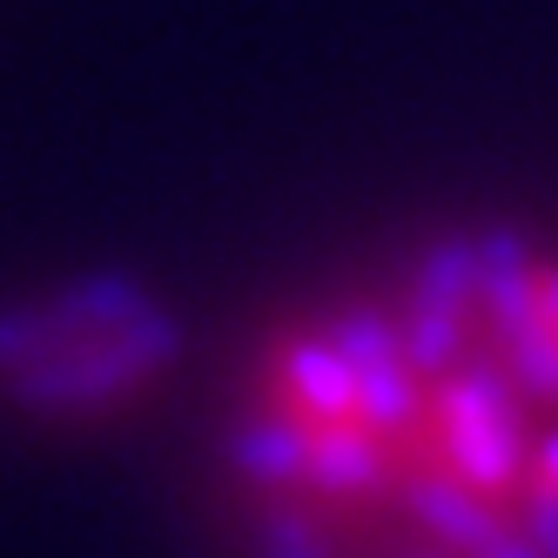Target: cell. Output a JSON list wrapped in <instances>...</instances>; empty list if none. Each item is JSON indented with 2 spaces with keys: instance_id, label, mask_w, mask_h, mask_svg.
<instances>
[{
  "instance_id": "1",
  "label": "cell",
  "mask_w": 558,
  "mask_h": 558,
  "mask_svg": "<svg viewBox=\"0 0 558 558\" xmlns=\"http://www.w3.org/2000/svg\"><path fill=\"white\" fill-rule=\"evenodd\" d=\"M203 505L222 558H558V229L430 222L276 296Z\"/></svg>"
},
{
  "instance_id": "2",
  "label": "cell",
  "mask_w": 558,
  "mask_h": 558,
  "mask_svg": "<svg viewBox=\"0 0 558 558\" xmlns=\"http://www.w3.org/2000/svg\"><path fill=\"white\" fill-rule=\"evenodd\" d=\"M203 371L175 290L122 263L0 283V430L27 445H108Z\"/></svg>"
}]
</instances>
